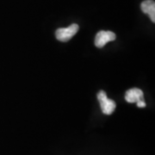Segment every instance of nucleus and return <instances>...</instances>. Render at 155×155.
I'll return each instance as SVG.
<instances>
[{"label":"nucleus","instance_id":"f257e3e1","mask_svg":"<svg viewBox=\"0 0 155 155\" xmlns=\"http://www.w3.org/2000/svg\"><path fill=\"white\" fill-rule=\"evenodd\" d=\"M97 99L99 101L101 110H102L104 114L111 115L114 112V110H116V104L115 101L108 98L105 91H100L99 92L97 93Z\"/></svg>","mask_w":155,"mask_h":155},{"label":"nucleus","instance_id":"f03ea898","mask_svg":"<svg viewBox=\"0 0 155 155\" xmlns=\"http://www.w3.org/2000/svg\"><path fill=\"white\" fill-rule=\"evenodd\" d=\"M78 31V25L76 23H73L67 28H58L55 32L56 38L60 41L66 42L70 41L77 34Z\"/></svg>","mask_w":155,"mask_h":155},{"label":"nucleus","instance_id":"7ed1b4c3","mask_svg":"<svg viewBox=\"0 0 155 155\" xmlns=\"http://www.w3.org/2000/svg\"><path fill=\"white\" fill-rule=\"evenodd\" d=\"M116 38V34L112 31H99L95 37V46L97 48H104L107 42L115 41Z\"/></svg>","mask_w":155,"mask_h":155},{"label":"nucleus","instance_id":"20e7f679","mask_svg":"<svg viewBox=\"0 0 155 155\" xmlns=\"http://www.w3.org/2000/svg\"><path fill=\"white\" fill-rule=\"evenodd\" d=\"M125 99L127 103H138L139 101L144 100V94L143 91L138 88L129 89L126 91L125 94Z\"/></svg>","mask_w":155,"mask_h":155},{"label":"nucleus","instance_id":"39448f33","mask_svg":"<svg viewBox=\"0 0 155 155\" xmlns=\"http://www.w3.org/2000/svg\"><path fill=\"white\" fill-rule=\"evenodd\" d=\"M141 11L149 16L151 21L155 22V3L153 0H145L140 5Z\"/></svg>","mask_w":155,"mask_h":155},{"label":"nucleus","instance_id":"423d86ee","mask_svg":"<svg viewBox=\"0 0 155 155\" xmlns=\"http://www.w3.org/2000/svg\"><path fill=\"white\" fill-rule=\"evenodd\" d=\"M136 104H137V106H138L139 108H144V107H146V103H145L144 100L139 101L138 103H136Z\"/></svg>","mask_w":155,"mask_h":155}]
</instances>
